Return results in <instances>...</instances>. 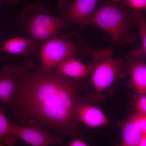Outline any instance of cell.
Returning <instances> with one entry per match:
<instances>
[{"mask_svg":"<svg viewBox=\"0 0 146 146\" xmlns=\"http://www.w3.org/2000/svg\"><path fill=\"white\" fill-rule=\"evenodd\" d=\"M20 0H0V4L3 2L5 1L8 2L9 3L11 4H14L17 3Z\"/></svg>","mask_w":146,"mask_h":146,"instance_id":"21","label":"cell"},{"mask_svg":"<svg viewBox=\"0 0 146 146\" xmlns=\"http://www.w3.org/2000/svg\"><path fill=\"white\" fill-rule=\"evenodd\" d=\"M141 96L136 101V109L138 113L146 114V96L145 95L141 94Z\"/></svg>","mask_w":146,"mask_h":146,"instance_id":"18","label":"cell"},{"mask_svg":"<svg viewBox=\"0 0 146 146\" xmlns=\"http://www.w3.org/2000/svg\"><path fill=\"white\" fill-rule=\"evenodd\" d=\"M135 23L132 11L112 1L106 2L93 15L85 26L93 25L106 32L115 44L124 45L133 43L136 36L132 32Z\"/></svg>","mask_w":146,"mask_h":146,"instance_id":"2","label":"cell"},{"mask_svg":"<svg viewBox=\"0 0 146 146\" xmlns=\"http://www.w3.org/2000/svg\"><path fill=\"white\" fill-rule=\"evenodd\" d=\"M45 42L40 51V69L44 72L54 70L58 65L69 58L85 57L91 51L75 33L54 36Z\"/></svg>","mask_w":146,"mask_h":146,"instance_id":"3","label":"cell"},{"mask_svg":"<svg viewBox=\"0 0 146 146\" xmlns=\"http://www.w3.org/2000/svg\"><path fill=\"white\" fill-rule=\"evenodd\" d=\"M135 23L138 27L142 46L139 49L135 50L139 54L146 55V20L143 11L133 9L132 11Z\"/></svg>","mask_w":146,"mask_h":146,"instance_id":"15","label":"cell"},{"mask_svg":"<svg viewBox=\"0 0 146 146\" xmlns=\"http://www.w3.org/2000/svg\"><path fill=\"white\" fill-rule=\"evenodd\" d=\"M114 2H120L133 9L146 10V0H112Z\"/></svg>","mask_w":146,"mask_h":146,"instance_id":"16","label":"cell"},{"mask_svg":"<svg viewBox=\"0 0 146 146\" xmlns=\"http://www.w3.org/2000/svg\"><path fill=\"white\" fill-rule=\"evenodd\" d=\"M21 25L36 41H46L56 36L66 23L61 17L52 16L39 4L27 6L20 15Z\"/></svg>","mask_w":146,"mask_h":146,"instance_id":"4","label":"cell"},{"mask_svg":"<svg viewBox=\"0 0 146 146\" xmlns=\"http://www.w3.org/2000/svg\"><path fill=\"white\" fill-rule=\"evenodd\" d=\"M11 131L16 137L33 146H47L52 144L59 145L62 141L50 135L44 129L38 126L26 127L10 121Z\"/></svg>","mask_w":146,"mask_h":146,"instance_id":"7","label":"cell"},{"mask_svg":"<svg viewBox=\"0 0 146 146\" xmlns=\"http://www.w3.org/2000/svg\"><path fill=\"white\" fill-rule=\"evenodd\" d=\"M88 144L84 142V141H82L80 139H74L72 140L69 146H88Z\"/></svg>","mask_w":146,"mask_h":146,"instance_id":"19","label":"cell"},{"mask_svg":"<svg viewBox=\"0 0 146 146\" xmlns=\"http://www.w3.org/2000/svg\"><path fill=\"white\" fill-rule=\"evenodd\" d=\"M0 51H1V50H0Z\"/></svg>","mask_w":146,"mask_h":146,"instance_id":"22","label":"cell"},{"mask_svg":"<svg viewBox=\"0 0 146 146\" xmlns=\"http://www.w3.org/2000/svg\"><path fill=\"white\" fill-rule=\"evenodd\" d=\"M100 0H60L59 7L62 11L61 16L66 24L75 23L80 27L85 24L95 12Z\"/></svg>","mask_w":146,"mask_h":146,"instance_id":"6","label":"cell"},{"mask_svg":"<svg viewBox=\"0 0 146 146\" xmlns=\"http://www.w3.org/2000/svg\"><path fill=\"white\" fill-rule=\"evenodd\" d=\"M145 135L146 133L142 131L132 116L123 127L122 145L138 146L141 138Z\"/></svg>","mask_w":146,"mask_h":146,"instance_id":"13","label":"cell"},{"mask_svg":"<svg viewBox=\"0 0 146 146\" xmlns=\"http://www.w3.org/2000/svg\"><path fill=\"white\" fill-rule=\"evenodd\" d=\"M75 117L77 121L82 122L91 128L105 125L109 123L99 108L79 101L75 109Z\"/></svg>","mask_w":146,"mask_h":146,"instance_id":"9","label":"cell"},{"mask_svg":"<svg viewBox=\"0 0 146 146\" xmlns=\"http://www.w3.org/2000/svg\"><path fill=\"white\" fill-rule=\"evenodd\" d=\"M22 67L6 66L0 71V100L9 104L15 94L21 77Z\"/></svg>","mask_w":146,"mask_h":146,"instance_id":"8","label":"cell"},{"mask_svg":"<svg viewBox=\"0 0 146 146\" xmlns=\"http://www.w3.org/2000/svg\"><path fill=\"white\" fill-rule=\"evenodd\" d=\"M113 51L109 48L93 51L91 81L97 93L106 90L117 80L125 77L127 72L123 58H114Z\"/></svg>","mask_w":146,"mask_h":146,"instance_id":"5","label":"cell"},{"mask_svg":"<svg viewBox=\"0 0 146 146\" xmlns=\"http://www.w3.org/2000/svg\"><path fill=\"white\" fill-rule=\"evenodd\" d=\"M92 70L91 65H86L76 58H70L64 60L55 68L57 74L72 79L87 77Z\"/></svg>","mask_w":146,"mask_h":146,"instance_id":"11","label":"cell"},{"mask_svg":"<svg viewBox=\"0 0 146 146\" xmlns=\"http://www.w3.org/2000/svg\"><path fill=\"white\" fill-rule=\"evenodd\" d=\"M10 121L7 117L4 108L0 107V146L16 144L17 137L11 131Z\"/></svg>","mask_w":146,"mask_h":146,"instance_id":"14","label":"cell"},{"mask_svg":"<svg viewBox=\"0 0 146 146\" xmlns=\"http://www.w3.org/2000/svg\"><path fill=\"white\" fill-rule=\"evenodd\" d=\"M37 48L36 40L17 37L7 41L3 45L1 50L9 54L27 56L34 52Z\"/></svg>","mask_w":146,"mask_h":146,"instance_id":"12","label":"cell"},{"mask_svg":"<svg viewBox=\"0 0 146 146\" xmlns=\"http://www.w3.org/2000/svg\"><path fill=\"white\" fill-rule=\"evenodd\" d=\"M144 54H139L133 51L127 56L129 60V68L131 81L138 93L145 95L146 93V65Z\"/></svg>","mask_w":146,"mask_h":146,"instance_id":"10","label":"cell"},{"mask_svg":"<svg viewBox=\"0 0 146 146\" xmlns=\"http://www.w3.org/2000/svg\"><path fill=\"white\" fill-rule=\"evenodd\" d=\"M78 101L77 85L73 79L54 70L44 72L28 63L22 67L17 89L9 104L21 124L74 136L78 129L75 117Z\"/></svg>","mask_w":146,"mask_h":146,"instance_id":"1","label":"cell"},{"mask_svg":"<svg viewBox=\"0 0 146 146\" xmlns=\"http://www.w3.org/2000/svg\"><path fill=\"white\" fill-rule=\"evenodd\" d=\"M133 116L142 131L146 133V114L137 113Z\"/></svg>","mask_w":146,"mask_h":146,"instance_id":"17","label":"cell"},{"mask_svg":"<svg viewBox=\"0 0 146 146\" xmlns=\"http://www.w3.org/2000/svg\"><path fill=\"white\" fill-rule=\"evenodd\" d=\"M146 135H144L141 138L138 146H145L146 145Z\"/></svg>","mask_w":146,"mask_h":146,"instance_id":"20","label":"cell"}]
</instances>
